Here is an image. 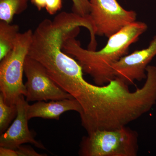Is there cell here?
I'll use <instances>...</instances> for the list:
<instances>
[{
    "label": "cell",
    "instance_id": "10",
    "mask_svg": "<svg viewBox=\"0 0 156 156\" xmlns=\"http://www.w3.org/2000/svg\"><path fill=\"white\" fill-rule=\"evenodd\" d=\"M29 0H0V20L11 23L14 16L28 8Z\"/></svg>",
    "mask_w": 156,
    "mask_h": 156
},
{
    "label": "cell",
    "instance_id": "4",
    "mask_svg": "<svg viewBox=\"0 0 156 156\" xmlns=\"http://www.w3.org/2000/svg\"><path fill=\"white\" fill-rule=\"evenodd\" d=\"M90 5L89 15L96 35L108 38L136 21V12L124 9L117 0H90Z\"/></svg>",
    "mask_w": 156,
    "mask_h": 156
},
{
    "label": "cell",
    "instance_id": "14",
    "mask_svg": "<svg viewBox=\"0 0 156 156\" xmlns=\"http://www.w3.org/2000/svg\"><path fill=\"white\" fill-rule=\"evenodd\" d=\"M73 12L83 16H89L90 10V0H72Z\"/></svg>",
    "mask_w": 156,
    "mask_h": 156
},
{
    "label": "cell",
    "instance_id": "13",
    "mask_svg": "<svg viewBox=\"0 0 156 156\" xmlns=\"http://www.w3.org/2000/svg\"><path fill=\"white\" fill-rule=\"evenodd\" d=\"M39 11L45 9L48 14L55 15L62 8V0H31Z\"/></svg>",
    "mask_w": 156,
    "mask_h": 156
},
{
    "label": "cell",
    "instance_id": "1",
    "mask_svg": "<svg viewBox=\"0 0 156 156\" xmlns=\"http://www.w3.org/2000/svg\"><path fill=\"white\" fill-rule=\"evenodd\" d=\"M147 29L145 23L134 21L108 38L106 45L97 51L82 48L76 39L80 31L77 28L65 38L62 50L79 62L83 72L89 75L96 85L103 86L115 79L113 65L128 54L130 46Z\"/></svg>",
    "mask_w": 156,
    "mask_h": 156
},
{
    "label": "cell",
    "instance_id": "5",
    "mask_svg": "<svg viewBox=\"0 0 156 156\" xmlns=\"http://www.w3.org/2000/svg\"><path fill=\"white\" fill-rule=\"evenodd\" d=\"M24 72L27 79L24 96L28 102L74 98L58 87L40 62L28 56L26 58Z\"/></svg>",
    "mask_w": 156,
    "mask_h": 156
},
{
    "label": "cell",
    "instance_id": "9",
    "mask_svg": "<svg viewBox=\"0 0 156 156\" xmlns=\"http://www.w3.org/2000/svg\"><path fill=\"white\" fill-rule=\"evenodd\" d=\"M19 30L17 24L0 21V60L12 50Z\"/></svg>",
    "mask_w": 156,
    "mask_h": 156
},
{
    "label": "cell",
    "instance_id": "11",
    "mask_svg": "<svg viewBox=\"0 0 156 156\" xmlns=\"http://www.w3.org/2000/svg\"><path fill=\"white\" fill-rule=\"evenodd\" d=\"M17 108L16 105H8L0 93V133L1 134L9 128L13 120L17 117Z\"/></svg>",
    "mask_w": 156,
    "mask_h": 156
},
{
    "label": "cell",
    "instance_id": "2",
    "mask_svg": "<svg viewBox=\"0 0 156 156\" xmlns=\"http://www.w3.org/2000/svg\"><path fill=\"white\" fill-rule=\"evenodd\" d=\"M138 134L127 126L97 130L83 136L80 144L81 156H136Z\"/></svg>",
    "mask_w": 156,
    "mask_h": 156
},
{
    "label": "cell",
    "instance_id": "3",
    "mask_svg": "<svg viewBox=\"0 0 156 156\" xmlns=\"http://www.w3.org/2000/svg\"><path fill=\"white\" fill-rule=\"evenodd\" d=\"M33 34L30 29L20 32L12 50L1 60L0 91L8 105H16L20 95L25 96L26 88L23 77Z\"/></svg>",
    "mask_w": 156,
    "mask_h": 156
},
{
    "label": "cell",
    "instance_id": "6",
    "mask_svg": "<svg viewBox=\"0 0 156 156\" xmlns=\"http://www.w3.org/2000/svg\"><path fill=\"white\" fill-rule=\"evenodd\" d=\"M156 56L155 36L147 48L128 54L113 65L112 69L115 78L128 85L134 84L136 81L140 82L146 80L147 68Z\"/></svg>",
    "mask_w": 156,
    "mask_h": 156
},
{
    "label": "cell",
    "instance_id": "7",
    "mask_svg": "<svg viewBox=\"0 0 156 156\" xmlns=\"http://www.w3.org/2000/svg\"><path fill=\"white\" fill-rule=\"evenodd\" d=\"M24 95L17 99V114L11 126L0 136V147L15 149L26 143H30L38 148L46 150L41 143L35 139L34 133L29 129L27 111L28 101Z\"/></svg>",
    "mask_w": 156,
    "mask_h": 156
},
{
    "label": "cell",
    "instance_id": "8",
    "mask_svg": "<svg viewBox=\"0 0 156 156\" xmlns=\"http://www.w3.org/2000/svg\"><path fill=\"white\" fill-rule=\"evenodd\" d=\"M74 111L80 114L82 108L77 100L74 98L58 100L38 101L31 105H29L27 117L28 120L34 118L48 119L59 120L60 115L65 112Z\"/></svg>",
    "mask_w": 156,
    "mask_h": 156
},
{
    "label": "cell",
    "instance_id": "12",
    "mask_svg": "<svg viewBox=\"0 0 156 156\" xmlns=\"http://www.w3.org/2000/svg\"><path fill=\"white\" fill-rule=\"evenodd\" d=\"M46 154H39L28 145H21L15 149L0 147V156H44Z\"/></svg>",
    "mask_w": 156,
    "mask_h": 156
}]
</instances>
